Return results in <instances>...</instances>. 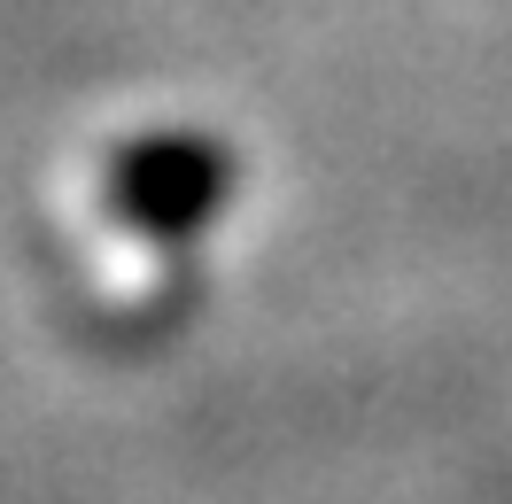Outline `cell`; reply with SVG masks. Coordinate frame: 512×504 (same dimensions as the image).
<instances>
[{"label":"cell","instance_id":"cell-1","mask_svg":"<svg viewBox=\"0 0 512 504\" xmlns=\"http://www.w3.org/2000/svg\"><path fill=\"white\" fill-rule=\"evenodd\" d=\"M233 194V156L202 132H148L125 140L109 163V210L140 233H194L210 225V210H225Z\"/></svg>","mask_w":512,"mask_h":504}]
</instances>
